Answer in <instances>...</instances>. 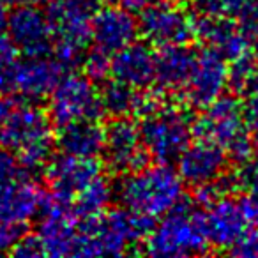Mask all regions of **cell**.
Listing matches in <instances>:
<instances>
[{
    "instance_id": "1",
    "label": "cell",
    "mask_w": 258,
    "mask_h": 258,
    "mask_svg": "<svg viewBox=\"0 0 258 258\" xmlns=\"http://www.w3.org/2000/svg\"><path fill=\"white\" fill-rule=\"evenodd\" d=\"M152 219L129 209L103 211L82 218L76 226V240L73 254H122L127 246L144 240L152 230Z\"/></svg>"
},
{
    "instance_id": "2",
    "label": "cell",
    "mask_w": 258,
    "mask_h": 258,
    "mask_svg": "<svg viewBox=\"0 0 258 258\" xmlns=\"http://www.w3.org/2000/svg\"><path fill=\"white\" fill-rule=\"evenodd\" d=\"M182 184L184 180L172 166L158 163L124 173L113 195L125 209L156 219L163 218L182 200Z\"/></svg>"
},
{
    "instance_id": "3",
    "label": "cell",
    "mask_w": 258,
    "mask_h": 258,
    "mask_svg": "<svg viewBox=\"0 0 258 258\" xmlns=\"http://www.w3.org/2000/svg\"><path fill=\"white\" fill-rule=\"evenodd\" d=\"M0 144L16 154L27 172L48 165L55 145L50 117L32 101L22 99L0 127Z\"/></svg>"
},
{
    "instance_id": "4",
    "label": "cell",
    "mask_w": 258,
    "mask_h": 258,
    "mask_svg": "<svg viewBox=\"0 0 258 258\" xmlns=\"http://www.w3.org/2000/svg\"><path fill=\"white\" fill-rule=\"evenodd\" d=\"M197 138L211 140L235 161H246L253 154L254 142L244 115V104L235 96H219L191 124Z\"/></svg>"
},
{
    "instance_id": "5",
    "label": "cell",
    "mask_w": 258,
    "mask_h": 258,
    "mask_svg": "<svg viewBox=\"0 0 258 258\" xmlns=\"http://www.w3.org/2000/svg\"><path fill=\"white\" fill-rule=\"evenodd\" d=\"M96 0H50L46 16L53 36L55 60L62 68H75L83 62L90 43V27Z\"/></svg>"
},
{
    "instance_id": "6",
    "label": "cell",
    "mask_w": 258,
    "mask_h": 258,
    "mask_svg": "<svg viewBox=\"0 0 258 258\" xmlns=\"http://www.w3.org/2000/svg\"><path fill=\"white\" fill-rule=\"evenodd\" d=\"M204 212L180 200L145 237V251L152 256H193L209 249Z\"/></svg>"
},
{
    "instance_id": "7",
    "label": "cell",
    "mask_w": 258,
    "mask_h": 258,
    "mask_svg": "<svg viewBox=\"0 0 258 258\" xmlns=\"http://www.w3.org/2000/svg\"><path fill=\"white\" fill-rule=\"evenodd\" d=\"M191 124L193 122L175 106L161 104L154 111L144 115L138 127L149 158L165 165L179 159L193 137Z\"/></svg>"
},
{
    "instance_id": "8",
    "label": "cell",
    "mask_w": 258,
    "mask_h": 258,
    "mask_svg": "<svg viewBox=\"0 0 258 258\" xmlns=\"http://www.w3.org/2000/svg\"><path fill=\"white\" fill-rule=\"evenodd\" d=\"M50 120L57 127L80 120H96L104 115L99 92L87 75L60 78L50 94Z\"/></svg>"
},
{
    "instance_id": "9",
    "label": "cell",
    "mask_w": 258,
    "mask_h": 258,
    "mask_svg": "<svg viewBox=\"0 0 258 258\" xmlns=\"http://www.w3.org/2000/svg\"><path fill=\"white\" fill-rule=\"evenodd\" d=\"M137 22L138 34L152 48L186 44L195 37L193 18L173 2H149Z\"/></svg>"
},
{
    "instance_id": "10",
    "label": "cell",
    "mask_w": 258,
    "mask_h": 258,
    "mask_svg": "<svg viewBox=\"0 0 258 258\" xmlns=\"http://www.w3.org/2000/svg\"><path fill=\"white\" fill-rule=\"evenodd\" d=\"M104 165L113 173L124 175L147 166L149 154L142 144L140 127L131 117H113L104 127Z\"/></svg>"
},
{
    "instance_id": "11",
    "label": "cell",
    "mask_w": 258,
    "mask_h": 258,
    "mask_svg": "<svg viewBox=\"0 0 258 258\" xmlns=\"http://www.w3.org/2000/svg\"><path fill=\"white\" fill-rule=\"evenodd\" d=\"M8 39L27 57H43L53 48V36L46 13L39 11L37 6L18 4L9 13Z\"/></svg>"
},
{
    "instance_id": "12",
    "label": "cell",
    "mask_w": 258,
    "mask_h": 258,
    "mask_svg": "<svg viewBox=\"0 0 258 258\" xmlns=\"http://www.w3.org/2000/svg\"><path fill=\"white\" fill-rule=\"evenodd\" d=\"M48 180L51 186V198L71 211V202L90 180L101 175V165L97 158H76L62 152L51 156L48 161Z\"/></svg>"
},
{
    "instance_id": "13",
    "label": "cell",
    "mask_w": 258,
    "mask_h": 258,
    "mask_svg": "<svg viewBox=\"0 0 258 258\" xmlns=\"http://www.w3.org/2000/svg\"><path fill=\"white\" fill-rule=\"evenodd\" d=\"M228 87V66L218 51L207 50L197 55L191 76L184 87V97L191 106L205 108L223 96Z\"/></svg>"
},
{
    "instance_id": "14",
    "label": "cell",
    "mask_w": 258,
    "mask_h": 258,
    "mask_svg": "<svg viewBox=\"0 0 258 258\" xmlns=\"http://www.w3.org/2000/svg\"><path fill=\"white\" fill-rule=\"evenodd\" d=\"M41 223L37 237L41 239L44 253L50 256H68L73 254L76 240V226L78 218L68 207L60 205L51 198V195L44 193V200L41 205Z\"/></svg>"
},
{
    "instance_id": "15",
    "label": "cell",
    "mask_w": 258,
    "mask_h": 258,
    "mask_svg": "<svg viewBox=\"0 0 258 258\" xmlns=\"http://www.w3.org/2000/svg\"><path fill=\"white\" fill-rule=\"evenodd\" d=\"M137 36L138 22L127 9L120 6H108L94 13L90 41H94L97 50L113 55L133 43Z\"/></svg>"
},
{
    "instance_id": "16",
    "label": "cell",
    "mask_w": 258,
    "mask_h": 258,
    "mask_svg": "<svg viewBox=\"0 0 258 258\" xmlns=\"http://www.w3.org/2000/svg\"><path fill=\"white\" fill-rule=\"evenodd\" d=\"M195 37H200L211 50L218 51L225 60H233L249 51V37L239 29L232 16L202 15L193 18Z\"/></svg>"
},
{
    "instance_id": "17",
    "label": "cell",
    "mask_w": 258,
    "mask_h": 258,
    "mask_svg": "<svg viewBox=\"0 0 258 258\" xmlns=\"http://www.w3.org/2000/svg\"><path fill=\"white\" fill-rule=\"evenodd\" d=\"M62 68L57 60L43 57H27L16 60L13 73V94L27 101H39L50 96L62 78Z\"/></svg>"
},
{
    "instance_id": "18",
    "label": "cell",
    "mask_w": 258,
    "mask_h": 258,
    "mask_svg": "<svg viewBox=\"0 0 258 258\" xmlns=\"http://www.w3.org/2000/svg\"><path fill=\"white\" fill-rule=\"evenodd\" d=\"M228 166V154L211 140L198 138L187 145L179 156V175L191 186L211 182L225 173Z\"/></svg>"
},
{
    "instance_id": "19",
    "label": "cell",
    "mask_w": 258,
    "mask_h": 258,
    "mask_svg": "<svg viewBox=\"0 0 258 258\" xmlns=\"http://www.w3.org/2000/svg\"><path fill=\"white\" fill-rule=\"evenodd\" d=\"M204 226L209 244L219 249H232L233 244L249 228L240 204L228 197L216 200L204 212Z\"/></svg>"
},
{
    "instance_id": "20",
    "label": "cell",
    "mask_w": 258,
    "mask_h": 258,
    "mask_svg": "<svg viewBox=\"0 0 258 258\" xmlns=\"http://www.w3.org/2000/svg\"><path fill=\"white\" fill-rule=\"evenodd\" d=\"M110 75L135 89H147L156 78V51L149 43L133 41L111 55Z\"/></svg>"
},
{
    "instance_id": "21",
    "label": "cell",
    "mask_w": 258,
    "mask_h": 258,
    "mask_svg": "<svg viewBox=\"0 0 258 258\" xmlns=\"http://www.w3.org/2000/svg\"><path fill=\"white\" fill-rule=\"evenodd\" d=\"M44 193L30 184V179L0 182V223L25 225L39 214Z\"/></svg>"
},
{
    "instance_id": "22",
    "label": "cell",
    "mask_w": 258,
    "mask_h": 258,
    "mask_svg": "<svg viewBox=\"0 0 258 258\" xmlns=\"http://www.w3.org/2000/svg\"><path fill=\"white\" fill-rule=\"evenodd\" d=\"M197 51L186 44H172L159 48L156 53V78L159 90L179 92L184 90L197 62Z\"/></svg>"
},
{
    "instance_id": "23",
    "label": "cell",
    "mask_w": 258,
    "mask_h": 258,
    "mask_svg": "<svg viewBox=\"0 0 258 258\" xmlns=\"http://www.w3.org/2000/svg\"><path fill=\"white\" fill-rule=\"evenodd\" d=\"M55 144L64 154L76 158H97L103 152L104 129L96 120H80L58 127Z\"/></svg>"
},
{
    "instance_id": "24",
    "label": "cell",
    "mask_w": 258,
    "mask_h": 258,
    "mask_svg": "<svg viewBox=\"0 0 258 258\" xmlns=\"http://www.w3.org/2000/svg\"><path fill=\"white\" fill-rule=\"evenodd\" d=\"M113 197V187L108 182L104 175H97L94 180H90L71 202V212L78 219L87 218V216L99 214L106 209Z\"/></svg>"
},
{
    "instance_id": "25",
    "label": "cell",
    "mask_w": 258,
    "mask_h": 258,
    "mask_svg": "<svg viewBox=\"0 0 258 258\" xmlns=\"http://www.w3.org/2000/svg\"><path fill=\"white\" fill-rule=\"evenodd\" d=\"M230 62H232V66L228 68V85L237 94L247 92L254 78V73L258 69L256 55L247 51V53L240 55V57L233 58Z\"/></svg>"
},
{
    "instance_id": "26",
    "label": "cell",
    "mask_w": 258,
    "mask_h": 258,
    "mask_svg": "<svg viewBox=\"0 0 258 258\" xmlns=\"http://www.w3.org/2000/svg\"><path fill=\"white\" fill-rule=\"evenodd\" d=\"M110 62L111 55L104 53V51L94 48L90 53L83 57V64H85V75L89 76L92 82L97 80H104L110 75Z\"/></svg>"
},
{
    "instance_id": "27",
    "label": "cell",
    "mask_w": 258,
    "mask_h": 258,
    "mask_svg": "<svg viewBox=\"0 0 258 258\" xmlns=\"http://www.w3.org/2000/svg\"><path fill=\"white\" fill-rule=\"evenodd\" d=\"M29 179V172L20 165L18 158L8 149H0V182Z\"/></svg>"
},
{
    "instance_id": "28",
    "label": "cell",
    "mask_w": 258,
    "mask_h": 258,
    "mask_svg": "<svg viewBox=\"0 0 258 258\" xmlns=\"http://www.w3.org/2000/svg\"><path fill=\"white\" fill-rule=\"evenodd\" d=\"M235 18L239 29L249 39H258V0H246Z\"/></svg>"
},
{
    "instance_id": "29",
    "label": "cell",
    "mask_w": 258,
    "mask_h": 258,
    "mask_svg": "<svg viewBox=\"0 0 258 258\" xmlns=\"http://www.w3.org/2000/svg\"><path fill=\"white\" fill-rule=\"evenodd\" d=\"M232 254L237 256H246V258H258V228L256 226H249L242 237L233 244L230 249Z\"/></svg>"
},
{
    "instance_id": "30",
    "label": "cell",
    "mask_w": 258,
    "mask_h": 258,
    "mask_svg": "<svg viewBox=\"0 0 258 258\" xmlns=\"http://www.w3.org/2000/svg\"><path fill=\"white\" fill-rule=\"evenodd\" d=\"M13 254L16 256H25V258H36V256H44V247L43 242L37 235H22L16 244L13 246Z\"/></svg>"
},
{
    "instance_id": "31",
    "label": "cell",
    "mask_w": 258,
    "mask_h": 258,
    "mask_svg": "<svg viewBox=\"0 0 258 258\" xmlns=\"http://www.w3.org/2000/svg\"><path fill=\"white\" fill-rule=\"evenodd\" d=\"M239 204L249 226H258V182L247 187V195L240 198Z\"/></svg>"
},
{
    "instance_id": "32",
    "label": "cell",
    "mask_w": 258,
    "mask_h": 258,
    "mask_svg": "<svg viewBox=\"0 0 258 258\" xmlns=\"http://www.w3.org/2000/svg\"><path fill=\"white\" fill-rule=\"evenodd\" d=\"M23 97L13 96V94H2L0 96V127L4 125V122L13 115V111L16 110V106L20 104Z\"/></svg>"
},
{
    "instance_id": "33",
    "label": "cell",
    "mask_w": 258,
    "mask_h": 258,
    "mask_svg": "<svg viewBox=\"0 0 258 258\" xmlns=\"http://www.w3.org/2000/svg\"><path fill=\"white\" fill-rule=\"evenodd\" d=\"M117 2L120 8L127 9L131 13H140L149 4V0H117Z\"/></svg>"
},
{
    "instance_id": "34",
    "label": "cell",
    "mask_w": 258,
    "mask_h": 258,
    "mask_svg": "<svg viewBox=\"0 0 258 258\" xmlns=\"http://www.w3.org/2000/svg\"><path fill=\"white\" fill-rule=\"evenodd\" d=\"M8 18L9 13L4 2H0V41L8 39Z\"/></svg>"
},
{
    "instance_id": "35",
    "label": "cell",
    "mask_w": 258,
    "mask_h": 258,
    "mask_svg": "<svg viewBox=\"0 0 258 258\" xmlns=\"http://www.w3.org/2000/svg\"><path fill=\"white\" fill-rule=\"evenodd\" d=\"M50 0H16V4H27V6H41L46 4Z\"/></svg>"
},
{
    "instance_id": "36",
    "label": "cell",
    "mask_w": 258,
    "mask_h": 258,
    "mask_svg": "<svg viewBox=\"0 0 258 258\" xmlns=\"http://www.w3.org/2000/svg\"><path fill=\"white\" fill-rule=\"evenodd\" d=\"M251 92H258V69H256V73H254V78L249 85V90H247V94H251Z\"/></svg>"
},
{
    "instance_id": "37",
    "label": "cell",
    "mask_w": 258,
    "mask_h": 258,
    "mask_svg": "<svg viewBox=\"0 0 258 258\" xmlns=\"http://www.w3.org/2000/svg\"><path fill=\"white\" fill-rule=\"evenodd\" d=\"M251 137H253L254 145H256V147H258V124H256V125H253V127H251Z\"/></svg>"
},
{
    "instance_id": "38",
    "label": "cell",
    "mask_w": 258,
    "mask_h": 258,
    "mask_svg": "<svg viewBox=\"0 0 258 258\" xmlns=\"http://www.w3.org/2000/svg\"><path fill=\"white\" fill-rule=\"evenodd\" d=\"M179 2H197V0H179Z\"/></svg>"
},
{
    "instance_id": "39",
    "label": "cell",
    "mask_w": 258,
    "mask_h": 258,
    "mask_svg": "<svg viewBox=\"0 0 258 258\" xmlns=\"http://www.w3.org/2000/svg\"><path fill=\"white\" fill-rule=\"evenodd\" d=\"M254 55H256V58H258V43H256V53H254Z\"/></svg>"
}]
</instances>
